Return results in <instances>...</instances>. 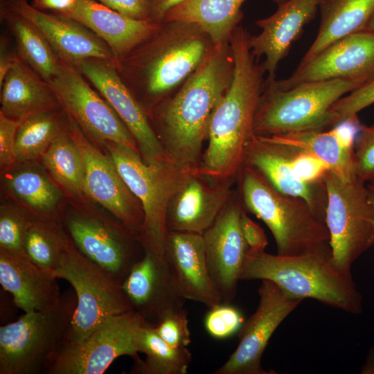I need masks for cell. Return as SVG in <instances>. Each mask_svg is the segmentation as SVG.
<instances>
[{
    "label": "cell",
    "mask_w": 374,
    "mask_h": 374,
    "mask_svg": "<svg viewBox=\"0 0 374 374\" xmlns=\"http://www.w3.org/2000/svg\"><path fill=\"white\" fill-rule=\"evenodd\" d=\"M139 353L145 358L134 359L131 373L186 374L192 354L187 347H175L157 332L153 326L144 321L136 337Z\"/></svg>",
    "instance_id": "cell-32"
},
{
    "label": "cell",
    "mask_w": 374,
    "mask_h": 374,
    "mask_svg": "<svg viewBox=\"0 0 374 374\" xmlns=\"http://www.w3.org/2000/svg\"><path fill=\"white\" fill-rule=\"evenodd\" d=\"M69 134L76 143L84 166V193L110 212L132 232L140 234L143 212L109 154H103L69 118Z\"/></svg>",
    "instance_id": "cell-14"
},
{
    "label": "cell",
    "mask_w": 374,
    "mask_h": 374,
    "mask_svg": "<svg viewBox=\"0 0 374 374\" xmlns=\"http://www.w3.org/2000/svg\"><path fill=\"white\" fill-rule=\"evenodd\" d=\"M234 57L229 43L211 53L168 98L147 112L166 156L184 169H196L212 116L229 88Z\"/></svg>",
    "instance_id": "cell-1"
},
{
    "label": "cell",
    "mask_w": 374,
    "mask_h": 374,
    "mask_svg": "<svg viewBox=\"0 0 374 374\" xmlns=\"http://www.w3.org/2000/svg\"><path fill=\"white\" fill-rule=\"evenodd\" d=\"M319 10L317 37L298 66L308 64L342 37L366 30L374 15V0H321Z\"/></svg>",
    "instance_id": "cell-29"
},
{
    "label": "cell",
    "mask_w": 374,
    "mask_h": 374,
    "mask_svg": "<svg viewBox=\"0 0 374 374\" xmlns=\"http://www.w3.org/2000/svg\"><path fill=\"white\" fill-rule=\"evenodd\" d=\"M17 57V53H15L10 48L8 38L4 35H1L0 42V84L3 82L4 78Z\"/></svg>",
    "instance_id": "cell-46"
},
{
    "label": "cell",
    "mask_w": 374,
    "mask_h": 374,
    "mask_svg": "<svg viewBox=\"0 0 374 374\" xmlns=\"http://www.w3.org/2000/svg\"><path fill=\"white\" fill-rule=\"evenodd\" d=\"M69 241L68 234L55 222L31 220L24 235L23 247L29 260L53 274Z\"/></svg>",
    "instance_id": "cell-35"
},
{
    "label": "cell",
    "mask_w": 374,
    "mask_h": 374,
    "mask_svg": "<svg viewBox=\"0 0 374 374\" xmlns=\"http://www.w3.org/2000/svg\"><path fill=\"white\" fill-rule=\"evenodd\" d=\"M196 170L170 201L166 222L168 231L202 234L231 199L233 181L208 182L209 179Z\"/></svg>",
    "instance_id": "cell-24"
},
{
    "label": "cell",
    "mask_w": 374,
    "mask_h": 374,
    "mask_svg": "<svg viewBox=\"0 0 374 374\" xmlns=\"http://www.w3.org/2000/svg\"><path fill=\"white\" fill-rule=\"evenodd\" d=\"M243 210L241 202L231 197L202 233L210 274L223 303H230L236 296L249 249L240 226Z\"/></svg>",
    "instance_id": "cell-20"
},
{
    "label": "cell",
    "mask_w": 374,
    "mask_h": 374,
    "mask_svg": "<svg viewBox=\"0 0 374 374\" xmlns=\"http://www.w3.org/2000/svg\"><path fill=\"white\" fill-rule=\"evenodd\" d=\"M70 121L62 109L36 114L22 121L14 149L15 163L41 157L53 142L69 129Z\"/></svg>",
    "instance_id": "cell-33"
},
{
    "label": "cell",
    "mask_w": 374,
    "mask_h": 374,
    "mask_svg": "<svg viewBox=\"0 0 374 374\" xmlns=\"http://www.w3.org/2000/svg\"><path fill=\"white\" fill-rule=\"evenodd\" d=\"M30 221L28 215L19 208L2 205L0 210V249L26 256L23 241Z\"/></svg>",
    "instance_id": "cell-37"
},
{
    "label": "cell",
    "mask_w": 374,
    "mask_h": 374,
    "mask_svg": "<svg viewBox=\"0 0 374 374\" xmlns=\"http://www.w3.org/2000/svg\"><path fill=\"white\" fill-rule=\"evenodd\" d=\"M12 194L39 215L47 217L57 207L61 193L42 171L34 168L18 169L7 180Z\"/></svg>",
    "instance_id": "cell-36"
},
{
    "label": "cell",
    "mask_w": 374,
    "mask_h": 374,
    "mask_svg": "<svg viewBox=\"0 0 374 374\" xmlns=\"http://www.w3.org/2000/svg\"><path fill=\"white\" fill-rule=\"evenodd\" d=\"M165 256L186 300L199 302L208 308L223 303L210 274L202 234L168 231Z\"/></svg>",
    "instance_id": "cell-22"
},
{
    "label": "cell",
    "mask_w": 374,
    "mask_h": 374,
    "mask_svg": "<svg viewBox=\"0 0 374 374\" xmlns=\"http://www.w3.org/2000/svg\"><path fill=\"white\" fill-rule=\"evenodd\" d=\"M374 104V79L339 99L331 107L333 125L357 114Z\"/></svg>",
    "instance_id": "cell-41"
},
{
    "label": "cell",
    "mask_w": 374,
    "mask_h": 374,
    "mask_svg": "<svg viewBox=\"0 0 374 374\" xmlns=\"http://www.w3.org/2000/svg\"><path fill=\"white\" fill-rule=\"evenodd\" d=\"M271 1L278 6L284 3L286 0H271Z\"/></svg>",
    "instance_id": "cell-52"
},
{
    "label": "cell",
    "mask_w": 374,
    "mask_h": 374,
    "mask_svg": "<svg viewBox=\"0 0 374 374\" xmlns=\"http://www.w3.org/2000/svg\"><path fill=\"white\" fill-rule=\"evenodd\" d=\"M126 185L139 201L143 223L139 237L144 247L165 255L170 201L196 169L179 167L167 157L145 163L139 152L122 145L103 144Z\"/></svg>",
    "instance_id": "cell-6"
},
{
    "label": "cell",
    "mask_w": 374,
    "mask_h": 374,
    "mask_svg": "<svg viewBox=\"0 0 374 374\" xmlns=\"http://www.w3.org/2000/svg\"><path fill=\"white\" fill-rule=\"evenodd\" d=\"M77 305L71 290L54 308L25 312L0 328V374L44 373L52 356L66 340Z\"/></svg>",
    "instance_id": "cell-8"
},
{
    "label": "cell",
    "mask_w": 374,
    "mask_h": 374,
    "mask_svg": "<svg viewBox=\"0 0 374 374\" xmlns=\"http://www.w3.org/2000/svg\"><path fill=\"white\" fill-rule=\"evenodd\" d=\"M0 17L15 37L19 58L46 82L55 78L63 62L39 30L25 18L2 6Z\"/></svg>",
    "instance_id": "cell-31"
},
{
    "label": "cell",
    "mask_w": 374,
    "mask_h": 374,
    "mask_svg": "<svg viewBox=\"0 0 374 374\" xmlns=\"http://www.w3.org/2000/svg\"><path fill=\"white\" fill-rule=\"evenodd\" d=\"M369 199L374 208V180L366 183Z\"/></svg>",
    "instance_id": "cell-50"
},
{
    "label": "cell",
    "mask_w": 374,
    "mask_h": 374,
    "mask_svg": "<svg viewBox=\"0 0 374 374\" xmlns=\"http://www.w3.org/2000/svg\"><path fill=\"white\" fill-rule=\"evenodd\" d=\"M215 45L196 24L163 21L116 69L147 113L170 97Z\"/></svg>",
    "instance_id": "cell-3"
},
{
    "label": "cell",
    "mask_w": 374,
    "mask_h": 374,
    "mask_svg": "<svg viewBox=\"0 0 374 374\" xmlns=\"http://www.w3.org/2000/svg\"><path fill=\"white\" fill-rule=\"evenodd\" d=\"M153 327L172 346L186 348L191 342L188 312L184 306L168 312Z\"/></svg>",
    "instance_id": "cell-39"
},
{
    "label": "cell",
    "mask_w": 374,
    "mask_h": 374,
    "mask_svg": "<svg viewBox=\"0 0 374 374\" xmlns=\"http://www.w3.org/2000/svg\"><path fill=\"white\" fill-rule=\"evenodd\" d=\"M0 6L31 23L63 63L75 67L85 59L98 58L116 66V57L109 46L75 20L38 10L28 0H0Z\"/></svg>",
    "instance_id": "cell-19"
},
{
    "label": "cell",
    "mask_w": 374,
    "mask_h": 374,
    "mask_svg": "<svg viewBox=\"0 0 374 374\" xmlns=\"http://www.w3.org/2000/svg\"><path fill=\"white\" fill-rule=\"evenodd\" d=\"M240 226L249 250L265 251L268 244L267 236L262 229L247 215L244 209L241 214Z\"/></svg>",
    "instance_id": "cell-45"
},
{
    "label": "cell",
    "mask_w": 374,
    "mask_h": 374,
    "mask_svg": "<svg viewBox=\"0 0 374 374\" xmlns=\"http://www.w3.org/2000/svg\"><path fill=\"white\" fill-rule=\"evenodd\" d=\"M245 0H186L170 10L163 21H181L202 28L216 45L229 42L242 18Z\"/></svg>",
    "instance_id": "cell-30"
},
{
    "label": "cell",
    "mask_w": 374,
    "mask_h": 374,
    "mask_svg": "<svg viewBox=\"0 0 374 374\" xmlns=\"http://www.w3.org/2000/svg\"><path fill=\"white\" fill-rule=\"evenodd\" d=\"M361 125L355 115L329 131L312 130L262 137L301 149L321 161L339 179L348 181L357 177L354 143Z\"/></svg>",
    "instance_id": "cell-25"
},
{
    "label": "cell",
    "mask_w": 374,
    "mask_h": 374,
    "mask_svg": "<svg viewBox=\"0 0 374 374\" xmlns=\"http://www.w3.org/2000/svg\"><path fill=\"white\" fill-rule=\"evenodd\" d=\"M186 0H150V21L160 24L167 13Z\"/></svg>",
    "instance_id": "cell-47"
},
{
    "label": "cell",
    "mask_w": 374,
    "mask_h": 374,
    "mask_svg": "<svg viewBox=\"0 0 374 374\" xmlns=\"http://www.w3.org/2000/svg\"><path fill=\"white\" fill-rule=\"evenodd\" d=\"M300 151L296 147L255 135L246 146L243 166L256 171L278 192L303 199L325 224L327 192L324 181L311 182L299 177L294 161Z\"/></svg>",
    "instance_id": "cell-17"
},
{
    "label": "cell",
    "mask_w": 374,
    "mask_h": 374,
    "mask_svg": "<svg viewBox=\"0 0 374 374\" xmlns=\"http://www.w3.org/2000/svg\"><path fill=\"white\" fill-rule=\"evenodd\" d=\"M65 224L78 250L121 285L144 253L135 246L140 237L123 225L82 213L69 214Z\"/></svg>",
    "instance_id": "cell-15"
},
{
    "label": "cell",
    "mask_w": 374,
    "mask_h": 374,
    "mask_svg": "<svg viewBox=\"0 0 374 374\" xmlns=\"http://www.w3.org/2000/svg\"><path fill=\"white\" fill-rule=\"evenodd\" d=\"M58 15L75 20L93 32L109 46L117 64L159 24L130 18L95 0H77L73 8Z\"/></svg>",
    "instance_id": "cell-27"
},
{
    "label": "cell",
    "mask_w": 374,
    "mask_h": 374,
    "mask_svg": "<svg viewBox=\"0 0 374 374\" xmlns=\"http://www.w3.org/2000/svg\"><path fill=\"white\" fill-rule=\"evenodd\" d=\"M1 87L0 113L24 120L32 115L62 109L49 84L18 56Z\"/></svg>",
    "instance_id": "cell-28"
},
{
    "label": "cell",
    "mask_w": 374,
    "mask_h": 374,
    "mask_svg": "<svg viewBox=\"0 0 374 374\" xmlns=\"http://www.w3.org/2000/svg\"><path fill=\"white\" fill-rule=\"evenodd\" d=\"M354 164L359 179L374 180V125H361L354 143Z\"/></svg>",
    "instance_id": "cell-40"
},
{
    "label": "cell",
    "mask_w": 374,
    "mask_h": 374,
    "mask_svg": "<svg viewBox=\"0 0 374 374\" xmlns=\"http://www.w3.org/2000/svg\"><path fill=\"white\" fill-rule=\"evenodd\" d=\"M323 181L332 260L341 271L351 274L352 265L374 244V208L366 183L357 177L344 181L328 170Z\"/></svg>",
    "instance_id": "cell-10"
},
{
    "label": "cell",
    "mask_w": 374,
    "mask_h": 374,
    "mask_svg": "<svg viewBox=\"0 0 374 374\" xmlns=\"http://www.w3.org/2000/svg\"><path fill=\"white\" fill-rule=\"evenodd\" d=\"M244 322L240 310L227 303L208 308L204 324L208 334L217 339H224L238 332Z\"/></svg>",
    "instance_id": "cell-38"
},
{
    "label": "cell",
    "mask_w": 374,
    "mask_h": 374,
    "mask_svg": "<svg viewBox=\"0 0 374 374\" xmlns=\"http://www.w3.org/2000/svg\"><path fill=\"white\" fill-rule=\"evenodd\" d=\"M240 202L273 235L277 254L295 256L330 247V235L302 198L280 193L259 174L243 166L239 175Z\"/></svg>",
    "instance_id": "cell-5"
},
{
    "label": "cell",
    "mask_w": 374,
    "mask_h": 374,
    "mask_svg": "<svg viewBox=\"0 0 374 374\" xmlns=\"http://www.w3.org/2000/svg\"><path fill=\"white\" fill-rule=\"evenodd\" d=\"M142 258L134 264L121 287L134 310L154 326L168 312L184 307L165 255L144 247Z\"/></svg>",
    "instance_id": "cell-21"
},
{
    "label": "cell",
    "mask_w": 374,
    "mask_h": 374,
    "mask_svg": "<svg viewBox=\"0 0 374 374\" xmlns=\"http://www.w3.org/2000/svg\"><path fill=\"white\" fill-rule=\"evenodd\" d=\"M346 80L363 85L374 79V31L363 30L336 41L288 78L267 80L275 88L287 90L320 80Z\"/></svg>",
    "instance_id": "cell-16"
},
{
    "label": "cell",
    "mask_w": 374,
    "mask_h": 374,
    "mask_svg": "<svg viewBox=\"0 0 374 374\" xmlns=\"http://www.w3.org/2000/svg\"><path fill=\"white\" fill-rule=\"evenodd\" d=\"M259 303L238 332V345L215 374H270L261 366V359L271 337L301 303L268 280L258 288Z\"/></svg>",
    "instance_id": "cell-13"
},
{
    "label": "cell",
    "mask_w": 374,
    "mask_h": 374,
    "mask_svg": "<svg viewBox=\"0 0 374 374\" xmlns=\"http://www.w3.org/2000/svg\"><path fill=\"white\" fill-rule=\"evenodd\" d=\"M360 373L362 374H374V347L369 350L366 361L361 368Z\"/></svg>",
    "instance_id": "cell-49"
},
{
    "label": "cell",
    "mask_w": 374,
    "mask_h": 374,
    "mask_svg": "<svg viewBox=\"0 0 374 374\" xmlns=\"http://www.w3.org/2000/svg\"><path fill=\"white\" fill-rule=\"evenodd\" d=\"M249 33L241 25L229 44L234 57L231 84L211 118L208 144L196 172L214 181H233L243 167L246 146L255 136L253 124L264 89L265 71L251 52Z\"/></svg>",
    "instance_id": "cell-2"
},
{
    "label": "cell",
    "mask_w": 374,
    "mask_h": 374,
    "mask_svg": "<svg viewBox=\"0 0 374 374\" xmlns=\"http://www.w3.org/2000/svg\"><path fill=\"white\" fill-rule=\"evenodd\" d=\"M57 278L26 256L0 249V284L24 312L55 307L62 298Z\"/></svg>",
    "instance_id": "cell-26"
},
{
    "label": "cell",
    "mask_w": 374,
    "mask_h": 374,
    "mask_svg": "<svg viewBox=\"0 0 374 374\" xmlns=\"http://www.w3.org/2000/svg\"><path fill=\"white\" fill-rule=\"evenodd\" d=\"M22 121L8 118L0 113V165L3 168L9 167L15 163V144Z\"/></svg>",
    "instance_id": "cell-42"
},
{
    "label": "cell",
    "mask_w": 374,
    "mask_h": 374,
    "mask_svg": "<svg viewBox=\"0 0 374 374\" xmlns=\"http://www.w3.org/2000/svg\"><path fill=\"white\" fill-rule=\"evenodd\" d=\"M53 274L67 280L77 298L67 342L80 343L110 317L134 310L121 285L80 253L71 238Z\"/></svg>",
    "instance_id": "cell-9"
},
{
    "label": "cell",
    "mask_w": 374,
    "mask_h": 374,
    "mask_svg": "<svg viewBox=\"0 0 374 374\" xmlns=\"http://www.w3.org/2000/svg\"><path fill=\"white\" fill-rule=\"evenodd\" d=\"M359 87L352 81L334 79L280 90L265 80L255 116L254 133L270 136L333 127L332 106Z\"/></svg>",
    "instance_id": "cell-7"
},
{
    "label": "cell",
    "mask_w": 374,
    "mask_h": 374,
    "mask_svg": "<svg viewBox=\"0 0 374 374\" xmlns=\"http://www.w3.org/2000/svg\"><path fill=\"white\" fill-rule=\"evenodd\" d=\"M366 30L374 31V15L368 22Z\"/></svg>",
    "instance_id": "cell-51"
},
{
    "label": "cell",
    "mask_w": 374,
    "mask_h": 374,
    "mask_svg": "<svg viewBox=\"0 0 374 374\" xmlns=\"http://www.w3.org/2000/svg\"><path fill=\"white\" fill-rule=\"evenodd\" d=\"M130 18L150 21V0H95Z\"/></svg>",
    "instance_id": "cell-43"
},
{
    "label": "cell",
    "mask_w": 374,
    "mask_h": 374,
    "mask_svg": "<svg viewBox=\"0 0 374 374\" xmlns=\"http://www.w3.org/2000/svg\"><path fill=\"white\" fill-rule=\"evenodd\" d=\"M47 82L63 111L89 139L102 145L118 143L139 152L132 134L111 105L75 67L63 63L60 73Z\"/></svg>",
    "instance_id": "cell-12"
},
{
    "label": "cell",
    "mask_w": 374,
    "mask_h": 374,
    "mask_svg": "<svg viewBox=\"0 0 374 374\" xmlns=\"http://www.w3.org/2000/svg\"><path fill=\"white\" fill-rule=\"evenodd\" d=\"M144 321L134 310L110 317L82 341H65L44 373L103 374L118 357L137 359L136 337Z\"/></svg>",
    "instance_id": "cell-11"
},
{
    "label": "cell",
    "mask_w": 374,
    "mask_h": 374,
    "mask_svg": "<svg viewBox=\"0 0 374 374\" xmlns=\"http://www.w3.org/2000/svg\"><path fill=\"white\" fill-rule=\"evenodd\" d=\"M40 158L60 185L73 195L85 194L82 157L69 130L60 135Z\"/></svg>",
    "instance_id": "cell-34"
},
{
    "label": "cell",
    "mask_w": 374,
    "mask_h": 374,
    "mask_svg": "<svg viewBox=\"0 0 374 374\" xmlns=\"http://www.w3.org/2000/svg\"><path fill=\"white\" fill-rule=\"evenodd\" d=\"M75 68L107 101L127 127L145 163H153L166 157L145 109L113 64L101 59L88 58Z\"/></svg>",
    "instance_id": "cell-18"
},
{
    "label": "cell",
    "mask_w": 374,
    "mask_h": 374,
    "mask_svg": "<svg viewBox=\"0 0 374 374\" xmlns=\"http://www.w3.org/2000/svg\"><path fill=\"white\" fill-rule=\"evenodd\" d=\"M76 3L77 0H33L32 6L42 11L61 14L73 8Z\"/></svg>",
    "instance_id": "cell-48"
},
{
    "label": "cell",
    "mask_w": 374,
    "mask_h": 374,
    "mask_svg": "<svg viewBox=\"0 0 374 374\" xmlns=\"http://www.w3.org/2000/svg\"><path fill=\"white\" fill-rule=\"evenodd\" d=\"M294 168L299 177L311 182L322 181L328 170L321 161L301 150L295 159Z\"/></svg>",
    "instance_id": "cell-44"
},
{
    "label": "cell",
    "mask_w": 374,
    "mask_h": 374,
    "mask_svg": "<svg viewBox=\"0 0 374 374\" xmlns=\"http://www.w3.org/2000/svg\"><path fill=\"white\" fill-rule=\"evenodd\" d=\"M240 279L268 280L292 297L315 299L354 314L363 310L351 274L334 265L330 247L295 256L248 249Z\"/></svg>",
    "instance_id": "cell-4"
},
{
    "label": "cell",
    "mask_w": 374,
    "mask_h": 374,
    "mask_svg": "<svg viewBox=\"0 0 374 374\" xmlns=\"http://www.w3.org/2000/svg\"><path fill=\"white\" fill-rule=\"evenodd\" d=\"M321 0H286L278 6L270 16L258 19L259 34L249 37L252 53L262 63L266 79L276 78L279 62L287 55L292 44L299 37L303 28L319 11Z\"/></svg>",
    "instance_id": "cell-23"
}]
</instances>
